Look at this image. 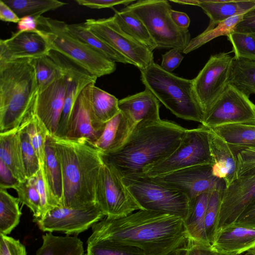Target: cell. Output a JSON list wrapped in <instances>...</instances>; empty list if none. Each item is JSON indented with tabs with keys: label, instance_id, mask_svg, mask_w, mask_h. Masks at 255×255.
Wrapping results in <instances>:
<instances>
[{
	"label": "cell",
	"instance_id": "cell-37",
	"mask_svg": "<svg viewBox=\"0 0 255 255\" xmlns=\"http://www.w3.org/2000/svg\"><path fill=\"white\" fill-rule=\"evenodd\" d=\"M118 99L114 95L94 86L92 107L97 119L106 124L120 112Z\"/></svg>",
	"mask_w": 255,
	"mask_h": 255
},
{
	"label": "cell",
	"instance_id": "cell-8",
	"mask_svg": "<svg viewBox=\"0 0 255 255\" xmlns=\"http://www.w3.org/2000/svg\"><path fill=\"white\" fill-rule=\"evenodd\" d=\"M122 180L142 210L171 214L183 221L186 218L190 201L183 192L142 174Z\"/></svg>",
	"mask_w": 255,
	"mask_h": 255
},
{
	"label": "cell",
	"instance_id": "cell-11",
	"mask_svg": "<svg viewBox=\"0 0 255 255\" xmlns=\"http://www.w3.org/2000/svg\"><path fill=\"white\" fill-rule=\"evenodd\" d=\"M233 59L234 57L227 52L211 55L192 79L194 92L204 117L229 84Z\"/></svg>",
	"mask_w": 255,
	"mask_h": 255
},
{
	"label": "cell",
	"instance_id": "cell-38",
	"mask_svg": "<svg viewBox=\"0 0 255 255\" xmlns=\"http://www.w3.org/2000/svg\"><path fill=\"white\" fill-rule=\"evenodd\" d=\"M33 107V105L24 121L26 123L30 142L36 153L40 166L43 167L45 163L46 139L50 133L44 124L34 113Z\"/></svg>",
	"mask_w": 255,
	"mask_h": 255
},
{
	"label": "cell",
	"instance_id": "cell-17",
	"mask_svg": "<svg viewBox=\"0 0 255 255\" xmlns=\"http://www.w3.org/2000/svg\"><path fill=\"white\" fill-rule=\"evenodd\" d=\"M95 82L87 85L77 99L65 138L84 139L93 145L101 136L106 124L99 121L92 107V96Z\"/></svg>",
	"mask_w": 255,
	"mask_h": 255
},
{
	"label": "cell",
	"instance_id": "cell-10",
	"mask_svg": "<svg viewBox=\"0 0 255 255\" xmlns=\"http://www.w3.org/2000/svg\"><path fill=\"white\" fill-rule=\"evenodd\" d=\"M95 202L109 218L124 217L142 210L115 167L104 162L96 183Z\"/></svg>",
	"mask_w": 255,
	"mask_h": 255
},
{
	"label": "cell",
	"instance_id": "cell-30",
	"mask_svg": "<svg viewBox=\"0 0 255 255\" xmlns=\"http://www.w3.org/2000/svg\"><path fill=\"white\" fill-rule=\"evenodd\" d=\"M49 135L47 137L45 144V158L43 167L44 174L52 195L59 205L62 206L63 181L62 168Z\"/></svg>",
	"mask_w": 255,
	"mask_h": 255
},
{
	"label": "cell",
	"instance_id": "cell-2",
	"mask_svg": "<svg viewBox=\"0 0 255 255\" xmlns=\"http://www.w3.org/2000/svg\"><path fill=\"white\" fill-rule=\"evenodd\" d=\"M186 128L168 120L137 125L117 150L101 153L122 177L140 175L147 167L169 156L177 148Z\"/></svg>",
	"mask_w": 255,
	"mask_h": 255
},
{
	"label": "cell",
	"instance_id": "cell-57",
	"mask_svg": "<svg viewBox=\"0 0 255 255\" xmlns=\"http://www.w3.org/2000/svg\"><path fill=\"white\" fill-rule=\"evenodd\" d=\"M240 255H255V247Z\"/></svg>",
	"mask_w": 255,
	"mask_h": 255
},
{
	"label": "cell",
	"instance_id": "cell-21",
	"mask_svg": "<svg viewBox=\"0 0 255 255\" xmlns=\"http://www.w3.org/2000/svg\"><path fill=\"white\" fill-rule=\"evenodd\" d=\"M212 246L221 254L242 255L255 247V227L236 222L226 225L217 231Z\"/></svg>",
	"mask_w": 255,
	"mask_h": 255
},
{
	"label": "cell",
	"instance_id": "cell-53",
	"mask_svg": "<svg viewBox=\"0 0 255 255\" xmlns=\"http://www.w3.org/2000/svg\"><path fill=\"white\" fill-rule=\"evenodd\" d=\"M236 222L244 226L255 227V202L245 210Z\"/></svg>",
	"mask_w": 255,
	"mask_h": 255
},
{
	"label": "cell",
	"instance_id": "cell-56",
	"mask_svg": "<svg viewBox=\"0 0 255 255\" xmlns=\"http://www.w3.org/2000/svg\"><path fill=\"white\" fill-rule=\"evenodd\" d=\"M171 17L175 24L180 28L188 29L190 20L188 15L185 12L171 9Z\"/></svg>",
	"mask_w": 255,
	"mask_h": 255
},
{
	"label": "cell",
	"instance_id": "cell-45",
	"mask_svg": "<svg viewBox=\"0 0 255 255\" xmlns=\"http://www.w3.org/2000/svg\"><path fill=\"white\" fill-rule=\"evenodd\" d=\"M34 177L35 185L41 199V217H42L53 208L61 206L59 205L53 197L48 187L45 178L43 167H40L39 170L34 176Z\"/></svg>",
	"mask_w": 255,
	"mask_h": 255
},
{
	"label": "cell",
	"instance_id": "cell-1",
	"mask_svg": "<svg viewBox=\"0 0 255 255\" xmlns=\"http://www.w3.org/2000/svg\"><path fill=\"white\" fill-rule=\"evenodd\" d=\"M90 240H103L142 250L145 255H166L187 241L183 220L139 210L119 218H105L92 227Z\"/></svg>",
	"mask_w": 255,
	"mask_h": 255
},
{
	"label": "cell",
	"instance_id": "cell-6",
	"mask_svg": "<svg viewBox=\"0 0 255 255\" xmlns=\"http://www.w3.org/2000/svg\"><path fill=\"white\" fill-rule=\"evenodd\" d=\"M35 18L38 32L45 38L51 51L59 53L97 78L116 70V62L71 34L64 21L42 15Z\"/></svg>",
	"mask_w": 255,
	"mask_h": 255
},
{
	"label": "cell",
	"instance_id": "cell-9",
	"mask_svg": "<svg viewBox=\"0 0 255 255\" xmlns=\"http://www.w3.org/2000/svg\"><path fill=\"white\" fill-rule=\"evenodd\" d=\"M209 130L202 125L195 128L186 129L180 144L172 153L145 168L142 174L152 178L192 166L213 165Z\"/></svg>",
	"mask_w": 255,
	"mask_h": 255
},
{
	"label": "cell",
	"instance_id": "cell-48",
	"mask_svg": "<svg viewBox=\"0 0 255 255\" xmlns=\"http://www.w3.org/2000/svg\"><path fill=\"white\" fill-rule=\"evenodd\" d=\"M238 177L255 168V148H247L237 154Z\"/></svg>",
	"mask_w": 255,
	"mask_h": 255
},
{
	"label": "cell",
	"instance_id": "cell-58",
	"mask_svg": "<svg viewBox=\"0 0 255 255\" xmlns=\"http://www.w3.org/2000/svg\"><path fill=\"white\" fill-rule=\"evenodd\" d=\"M166 255H179V248L171 252Z\"/></svg>",
	"mask_w": 255,
	"mask_h": 255
},
{
	"label": "cell",
	"instance_id": "cell-50",
	"mask_svg": "<svg viewBox=\"0 0 255 255\" xmlns=\"http://www.w3.org/2000/svg\"><path fill=\"white\" fill-rule=\"evenodd\" d=\"M75 1L80 5L85 6L93 9L110 8L120 4L128 5L134 0H76Z\"/></svg>",
	"mask_w": 255,
	"mask_h": 255
},
{
	"label": "cell",
	"instance_id": "cell-49",
	"mask_svg": "<svg viewBox=\"0 0 255 255\" xmlns=\"http://www.w3.org/2000/svg\"><path fill=\"white\" fill-rule=\"evenodd\" d=\"M181 52L178 49L172 48L162 54L161 67L164 70L171 73L179 66L184 58Z\"/></svg>",
	"mask_w": 255,
	"mask_h": 255
},
{
	"label": "cell",
	"instance_id": "cell-14",
	"mask_svg": "<svg viewBox=\"0 0 255 255\" xmlns=\"http://www.w3.org/2000/svg\"><path fill=\"white\" fill-rule=\"evenodd\" d=\"M105 217L96 203L79 207H56L40 218H34L43 232L78 235Z\"/></svg>",
	"mask_w": 255,
	"mask_h": 255
},
{
	"label": "cell",
	"instance_id": "cell-19",
	"mask_svg": "<svg viewBox=\"0 0 255 255\" xmlns=\"http://www.w3.org/2000/svg\"><path fill=\"white\" fill-rule=\"evenodd\" d=\"M65 73L47 88L37 94L33 111L44 124L50 134L55 135L64 105L67 89Z\"/></svg>",
	"mask_w": 255,
	"mask_h": 255
},
{
	"label": "cell",
	"instance_id": "cell-29",
	"mask_svg": "<svg viewBox=\"0 0 255 255\" xmlns=\"http://www.w3.org/2000/svg\"><path fill=\"white\" fill-rule=\"evenodd\" d=\"M211 193H203L190 201L189 211L184 221L187 239L209 243L205 234L204 220Z\"/></svg>",
	"mask_w": 255,
	"mask_h": 255
},
{
	"label": "cell",
	"instance_id": "cell-28",
	"mask_svg": "<svg viewBox=\"0 0 255 255\" xmlns=\"http://www.w3.org/2000/svg\"><path fill=\"white\" fill-rule=\"evenodd\" d=\"M66 27L68 31L73 36L109 60L115 62L133 65L130 60L115 50L95 34L84 23H66Z\"/></svg>",
	"mask_w": 255,
	"mask_h": 255
},
{
	"label": "cell",
	"instance_id": "cell-5",
	"mask_svg": "<svg viewBox=\"0 0 255 255\" xmlns=\"http://www.w3.org/2000/svg\"><path fill=\"white\" fill-rule=\"evenodd\" d=\"M139 70L145 89L173 115L202 124L204 115L194 92L192 79L168 72L154 62Z\"/></svg>",
	"mask_w": 255,
	"mask_h": 255
},
{
	"label": "cell",
	"instance_id": "cell-36",
	"mask_svg": "<svg viewBox=\"0 0 255 255\" xmlns=\"http://www.w3.org/2000/svg\"><path fill=\"white\" fill-rule=\"evenodd\" d=\"M20 18L37 17L49 11L56 9L67 3L57 0H3Z\"/></svg>",
	"mask_w": 255,
	"mask_h": 255
},
{
	"label": "cell",
	"instance_id": "cell-20",
	"mask_svg": "<svg viewBox=\"0 0 255 255\" xmlns=\"http://www.w3.org/2000/svg\"><path fill=\"white\" fill-rule=\"evenodd\" d=\"M45 38L37 31H20L0 40V61L33 59L50 52Z\"/></svg>",
	"mask_w": 255,
	"mask_h": 255
},
{
	"label": "cell",
	"instance_id": "cell-32",
	"mask_svg": "<svg viewBox=\"0 0 255 255\" xmlns=\"http://www.w3.org/2000/svg\"><path fill=\"white\" fill-rule=\"evenodd\" d=\"M113 17L120 28L137 42L152 52L157 48L143 23L130 10H115Z\"/></svg>",
	"mask_w": 255,
	"mask_h": 255
},
{
	"label": "cell",
	"instance_id": "cell-16",
	"mask_svg": "<svg viewBox=\"0 0 255 255\" xmlns=\"http://www.w3.org/2000/svg\"><path fill=\"white\" fill-rule=\"evenodd\" d=\"M255 202V168L239 176L223 192L216 225V232L235 223Z\"/></svg>",
	"mask_w": 255,
	"mask_h": 255
},
{
	"label": "cell",
	"instance_id": "cell-15",
	"mask_svg": "<svg viewBox=\"0 0 255 255\" xmlns=\"http://www.w3.org/2000/svg\"><path fill=\"white\" fill-rule=\"evenodd\" d=\"M212 166L211 164L192 166L152 178L183 192L191 201L203 193L225 189L224 181L213 174Z\"/></svg>",
	"mask_w": 255,
	"mask_h": 255
},
{
	"label": "cell",
	"instance_id": "cell-4",
	"mask_svg": "<svg viewBox=\"0 0 255 255\" xmlns=\"http://www.w3.org/2000/svg\"><path fill=\"white\" fill-rule=\"evenodd\" d=\"M30 59L0 61V133L18 129L31 111L38 86Z\"/></svg>",
	"mask_w": 255,
	"mask_h": 255
},
{
	"label": "cell",
	"instance_id": "cell-27",
	"mask_svg": "<svg viewBox=\"0 0 255 255\" xmlns=\"http://www.w3.org/2000/svg\"><path fill=\"white\" fill-rule=\"evenodd\" d=\"M210 128L224 139L236 154L242 150L255 148V125L229 124Z\"/></svg>",
	"mask_w": 255,
	"mask_h": 255
},
{
	"label": "cell",
	"instance_id": "cell-22",
	"mask_svg": "<svg viewBox=\"0 0 255 255\" xmlns=\"http://www.w3.org/2000/svg\"><path fill=\"white\" fill-rule=\"evenodd\" d=\"M119 107L134 127L160 120L159 101L147 89L119 100Z\"/></svg>",
	"mask_w": 255,
	"mask_h": 255
},
{
	"label": "cell",
	"instance_id": "cell-3",
	"mask_svg": "<svg viewBox=\"0 0 255 255\" xmlns=\"http://www.w3.org/2000/svg\"><path fill=\"white\" fill-rule=\"evenodd\" d=\"M49 136L62 168V206L79 207L96 203V183L103 164L101 153L84 139Z\"/></svg>",
	"mask_w": 255,
	"mask_h": 255
},
{
	"label": "cell",
	"instance_id": "cell-12",
	"mask_svg": "<svg viewBox=\"0 0 255 255\" xmlns=\"http://www.w3.org/2000/svg\"><path fill=\"white\" fill-rule=\"evenodd\" d=\"M255 125V104L229 84L206 114L201 124L208 128L229 124Z\"/></svg>",
	"mask_w": 255,
	"mask_h": 255
},
{
	"label": "cell",
	"instance_id": "cell-26",
	"mask_svg": "<svg viewBox=\"0 0 255 255\" xmlns=\"http://www.w3.org/2000/svg\"><path fill=\"white\" fill-rule=\"evenodd\" d=\"M0 160L20 182L27 179L18 128L0 133Z\"/></svg>",
	"mask_w": 255,
	"mask_h": 255
},
{
	"label": "cell",
	"instance_id": "cell-25",
	"mask_svg": "<svg viewBox=\"0 0 255 255\" xmlns=\"http://www.w3.org/2000/svg\"><path fill=\"white\" fill-rule=\"evenodd\" d=\"M134 128L120 111L106 124L103 133L93 145L102 154L114 152L124 144Z\"/></svg>",
	"mask_w": 255,
	"mask_h": 255
},
{
	"label": "cell",
	"instance_id": "cell-42",
	"mask_svg": "<svg viewBox=\"0 0 255 255\" xmlns=\"http://www.w3.org/2000/svg\"><path fill=\"white\" fill-rule=\"evenodd\" d=\"M22 157L27 178L34 176L40 168L38 158L27 133L26 123L24 121L18 128Z\"/></svg>",
	"mask_w": 255,
	"mask_h": 255
},
{
	"label": "cell",
	"instance_id": "cell-31",
	"mask_svg": "<svg viewBox=\"0 0 255 255\" xmlns=\"http://www.w3.org/2000/svg\"><path fill=\"white\" fill-rule=\"evenodd\" d=\"M42 244L36 255H85L82 241L75 236H56L51 233L42 236Z\"/></svg>",
	"mask_w": 255,
	"mask_h": 255
},
{
	"label": "cell",
	"instance_id": "cell-47",
	"mask_svg": "<svg viewBox=\"0 0 255 255\" xmlns=\"http://www.w3.org/2000/svg\"><path fill=\"white\" fill-rule=\"evenodd\" d=\"M0 255H26V251L18 240L0 234Z\"/></svg>",
	"mask_w": 255,
	"mask_h": 255
},
{
	"label": "cell",
	"instance_id": "cell-54",
	"mask_svg": "<svg viewBox=\"0 0 255 255\" xmlns=\"http://www.w3.org/2000/svg\"><path fill=\"white\" fill-rule=\"evenodd\" d=\"M0 19L3 21L18 23L20 18L3 0H0Z\"/></svg>",
	"mask_w": 255,
	"mask_h": 255
},
{
	"label": "cell",
	"instance_id": "cell-59",
	"mask_svg": "<svg viewBox=\"0 0 255 255\" xmlns=\"http://www.w3.org/2000/svg\"><path fill=\"white\" fill-rule=\"evenodd\" d=\"M220 255H228V254H224L220 253Z\"/></svg>",
	"mask_w": 255,
	"mask_h": 255
},
{
	"label": "cell",
	"instance_id": "cell-39",
	"mask_svg": "<svg viewBox=\"0 0 255 255\" xmlns=\"http://www.w3.org/2000/svg\"><path fill=\"white\" fill-rule=\"evenodd\" d=\"M86 255H145L141 249L103 240L87 241Z\"/></svg>",
	"mask_w": 255,
	"mask_h": 255
},
{
	"label": "cell",
	"instance_id": "cell-34",
	"mask_svg": "<svg viewBox=\"0 0 255 255\" xmlns=\"http://www.w3.org/2000/svg\"><path fill=\"white\" fill-rule=\"evenodd\" d=\"M30 62L35 72L38 93L42 92L65 75L63 68L50 53L47 55L31 59Z\"/></svg>",
	"mask_w": 255,
	"mask_h": 255
},
{
	"label": "cell",
	"instance_id": "cell-23",
	"mask_svg": "<svg viewBox=\"0 0 255 255\" xmlns=\"http://www.w3.org/2000/svg\"><path fill=\"white\" fill-rule=\"evenodd\" d=\"M208 138L213 165V174L224 181L226 187L238 177L237 154L228 143L212 129Z\"/></svg>",
	"mask_w": 255,
	"mask_h": 255
},
{
	"label": "cell",
	"instance_id": "cell-52",
	"mask_svg": "<svg viewBox=\"0 0 255 255\" xmlns=\"http://www.w3.org/2000/svg\"><path fill=\"white\" fill-rule=\"evenodd\" d=\"M234 31L255 33V6L244 14L242 20L236 26Z\"/></svg>",
	"mask_w": 255,
	"mask_h": 255
},
{
	"label": "cell",
	"instance_id": "cell-13",
	"mask_svg": "<svg viewBox=\"0 0 255 255\" xmlns=\"http://www.w3.org/2000/svg\"><path fill=\"white\" fill-rule=\"evenodd\" d=\"M86 26L115 50L130 60L139 70L154 63L152 51L124 32L113 17L87 19Z\"/></svg>",
	"mask_w": 255,
	"mask_h": 255
},
{
	"label": "cell",
	"instance_id": "cell-33",
	"mask_svg": "<svg viewBox=\"0 0 255 255\" xmlns=\"http://www.w3.org/2000/svg\"><path fill=\"white\" fill-rule=\"evenodd\" d=\"M229 84L248 97L255 94V60L234 57Z\"/></svg>",
	"mask_w": 255,
	"mask_h": 255
},
{
	"label": "cell",
	"instance_id": "cell-40",
	"mask_svg": "<svg viewBox=\"0 0 255 255\" xmlns=\"http://www.w3.org/2000/svg\"><path fill=\"white\" fill-rule=\"evenodd\" d=\"M17 192L19 202L28 207L34 218L41 216V199L37 191L34 176L20 182L14 189Z\"/></svg>",
	"mask_w": 255,
	"mask_h": 255
},
{
	"label": "cell",
	"instance_id": "cell-43",
	"mask_svg": "<svg viewBox=\"0 0 255 255\" xmlns=\"http://www.w3.org/2000/svg\"><path fill=\"white\" fill-rule=\"evenodd\" d=\"M224 191L216 190L211 192L206 211L204 220L205 234L207 241L211 245L216 233V225Z\"/></svg>",
	"mask_w": 255,
	"mask_h": 255
},
{
	"label": "cell",
	"instance_id": "cell-55",
	"mask_svg": "<svg viewBox=\"0 0 255 255\" xmlns=\"http://www.w3.org/2000/svg\"><path fill=\"white\" fill-rule=\"evenodd\" d=\"M18 31H37V24L36 19L32 16H24L20 18L17 23Z\"/></svg>",
	"mask_w": 255,
	"mask_h": 255
},
{
	"label": "cell",
	"instance_id": "cell-35",
	"mask_svg": "<svg viewBox=\"0 0 255 255\" xmlns=\"http://www.w3.org/2000/svg\"><path fill=\"white\" fill-rule=\"evenodd\" d=\"M19 200L0 188V234L7 235L18 225L21 212Z\"/></svg>",
	"mask_w": 255,
	"mask_h": 255
},
{
	"label": "cell",
	"instance_id": "cell-7",
	"mask_svg": "<svg viewBox=\"0 0 255 255\" xmlns=\"http://www.w3.org/2000/svg\"><path fill=\"white\" fill-rule=\"evenodd\" d=\"M125 8L143 23L157 48H176L183 52L191 42L188 29L179 27L173 21L168 1L140 0Z\"/></svg>",
	"mask_w": 255,
	"mask_h": 255
},
{
	"label": "cell",
	"instance_id": "cell-24",
	"mask_svg": "<svg viewBox=\"0 0 255 255\" xmlns=\"http://www.w3.org/2000/svg\"><path fill=\"white\" fill-rule=\"evenodd\" d=\"M186 4L203 10L210 20L209 30L230 17L246 13L255 6V0H187Z\"/></svg>",
	"mask_w": 255,
	"mask_h": 255
},
{
	"label": "cell",
	"instance_id": "cell-51",
	"mask_svg": "<svg viewBox=\"0 0 255 255\" xmlns=\"http://www.w3.org/2000/svg\"><path fill=\"white\" fill-rule=\"evenodd\" d=\"M20 181L15 177L10 169L0 160V188L14 189Z\"/></svg>",
	"mask_w": 255,
	"mask_h": 255
},
{
	"label": "cell",
	"instance_id": "cell-46",
	"mask_svg": "<svg viewBox=\"0 0 255 255\" xmlns=\"http://www.w3.org/2000/svg\"><path fill=\"white\" fill-rule=\"evenodd\" d=\"M179 251V255H220V253L211 244L191 239H187Z\"/></svg>",
	"mask_w": 255,
	"mask_h": 255
},
{
	"label": "cell",
	"instance_id": "cell-41",
	"mask_svg": "<svg viewBox=\"0 0 255 255\" xmlns=\"http://www.w3.org/2000/svg\"><path fill=\"white\" fill-rule=\"evenodd\" d=\"M235 58L255 60V33L233 31L228 36Z\"/></svg>",
	"mask_w": 255,
	"mask_h": 255
},
{
	"label": "cell",
	"instance_id": "cell-44",
	"mask_svg": "<svg viewBox=\"0 0 255 255\" xmlns=\"http://www.w3.org/2000/svg\"><path fill=\"white\" fill-rule=\"evenodd\" d=\"M244 14L230 17L225 21L218 23L214 28L206 29L201 34L195 38L194 45L191 47L196 48L209 41L221 36H228L234 31L237 25L240 22Z\"/></svg>",
	"mask_w": 255,
	"mask_h": 255
},
{
	"label": "cell",
	"instance_id": "cell-18",
	"mask_svg": "<svg viewBox=\"0 0 255 255\" xmlns=\"http://www.w3.org/2000/svg\"><path fill=\"white\" fill-rule=\"evenodd\" d=\"M51 56L63 68L67 77V89L64 105L56 134L61 138L66 136L75 103L83 90L89 84L96 83L97 77L81 69L59 53L51 51Z\"/></svg>",
	"mask_w": 255,
	"mask_h": 255
}]
</instances>
